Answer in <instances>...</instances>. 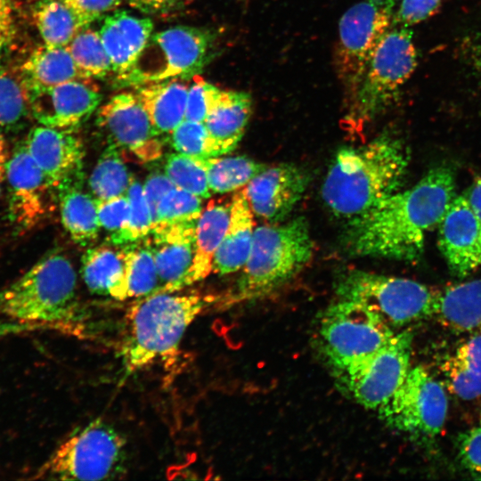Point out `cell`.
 Here are the masks:
<instances>
[{
    "instance_id": "obj_1",
    "label": "cell",
    "mask_w": 481,
    "mask_h": 481,
    "mask_svg": "<svg viewBox=\"0 0 481 481\" xmlns=\"http://www.w3.org/2000/svg\"><path fill=\"white\" fill-rule=\"evenodd\" d=\"M454 191L452 170L433 168L410 189L397 191L349 219L342 246L355 257L416 260L423 253L428 232L438 226L455 197Z\"/></svg>"
},
{
    "instance_id": "obj_2",
    "label": "cell",
    "mask_w": 481,
    "mask_h": 481,
    "mask_svg": "<svg viewBox=\"0 0 481 481\" xmlns=\"http://www.w3.org/2000/svg\"><path fill=\"white\" fill-rule=\"evenodd\" d=\"M409 164L403 142L388 134L336 153L322 187L326 207L351 219L399 191Z\"/></svg>"
},
{
    "instance_id": "obj_3",
    "label": "cell",
    "mask_w": 481,
    "mask_h": 481,
    "mask_svg": "<svg viewBox=\"0 0 481 481\" xmlns=\"http://www.w3.org/2000/svg\"><path fill=\"white\" fill-rule=\"evenodd\" d=\"M206 299L195 292H155L136 298L128 308L118 357L124 379L177 354L189 326Z\"/></svg>"
},
{
    "instance_id": "obj_4",
    "label": "cell",
    "mask_w": 481,
    "mask_h": 481,
    "mask_svg": "<svg viewBox=\"0 0 481 481\" xmlns=\"http://www.w3.org/2000/svg\"><path fill=\"white\" fill-rule=\"evenodd\" d=\"M0 314L40 329L76 331L82 324L77 273L71 261L52 253L0 289Z\"/></svg>"
},
{
    "instance_id": "obj_5",
    "label": "cell",
    "mask_w": 481,
    "mask_h": 481,
    "mask_svg": "<svg viewBox=\"0 0 481 481\" xmlns=\"http://www.w3.org/2000/svg\"><path fill=\"white\" fill-rule=\"evenodd\" d=\"M313 251L309 225L303 216L257 227L232 302L257 298L282 286L310 261Z\"/></svg>"
},
{
    "instance_id": "obj_6",
    "label": "cell",
    "mask_w": 481,
    "mask_h": 481,
    "mask_svg": "<svg viewBox=\"0 0 481 481\" xmlns=\"http://www.w3.org/2000/svg\"><path fill=\"white\" fill-rule=\"evenodd\" d=\"M417 66L410 27L392 24L374 50L358 87L346 105L345 122L359 132L387 110Z\"/></svg>"
},
{
    "instance_id": "obj_7",
    "label": "cell",
    "mask_w": 481,
    "mask_h": 481,
    "mask_svg": "<svg viewBox=\"0 0 481 481\" xmlns=\"http://www.w3.org/2000/svg\"><path fill=\"white\" fill-rule=\"evenodd\" d=\"M126 444L114 427L95 419L72 432L37 472V478L105 480L123 475Z\"/></svg>"
},
{
    "instance_id": "obj_8",
    "label": "cell",
    "mask_w": 481,
    "mask_h": 481,
    "mask_svg": "<svg viewBox=\"0 0 481 481\" xmlns=\"http://www.w3.org/2000/svg\"><path fill=\"white\" fill-rule=\"evenodd\" d=\"M335 292L339 299L359 303L376 312L391 326L434 316L439 290L410 279L360 269L338 275Z\"/></svg>"
},
{
    "instance_id": "obj_9",
    "label": "cell",
    "mask_w": 481,
    "mask_h": 481,
    "mask_svg": "<svg viewBox=\"0 0 481 481\" xmlns=\"http://www.w3.org/2000/svg\"><path fill=\"white\" fill-rule=\"evenodd\" d=\"M214 44V35L201 28L175 26L159 31L116 82L121 87H135L172 78L191 79L210 61Z\"/></svg>"
},
{
    "instance_id": "obj_10",
    "label": "cell",
    "mask_w": 481,
    "mask_h": 481,
    "mask_svg": "<svg viewBox=\"0 0 481 481\" xmlns=\"http://www.w3.org/2000/svg\"><path fill=\"white\" fill-rule=\"evenodd\" d=\"M395 333L376 312L346 299L331 304L319 327V346L335 374L373 354Z\"/></svg>"
},
{
    "instance_id": "obj_11",
    "label": "cell",
    "mask_w": 481,
    "mask_h": 481,
    "mask_svg": "<svg viewBox=\"0 0 481 481\" xmlns=\"http://www.w3.org/2000/svg\"><path fill=\"white\" fill-rule=\"evenodd\" d=\"M398 3L361 0L341 16L334 64L346 105L353 98L374 50L391 27Z\"/></svg>"
},
{
    "instance_id": "obj_12",
    "label": "cell",
    "mask_w": 481,
    "mask_h": 481,
    "mask_svg": "<svg viewBox=\"0 0 481 481\" xmlns=\"http://www.w3.org/2000/svg\"><path fill=\"white\" fill-rule=\"evenodd\" d=\"M378 411L388 427L424 442L443 429L448 400L443 386L424 367L415 366Z\"/></svg>"
},
{
    "instance_id": "obj_13",
    "label": "cell",
    "mask_w": 481,
    "mask_h": 481,
    "mask_svg": "<svg viewBox=\"0 0 481 481\" xmlns=\"http://www.w3.org/2000/svg\"><path fill=\"white\" fill-rule=\"evenodd\" d=\"M412 338L409 330L395 333L379 350L337 373L340 387L364 408L378 410L410 371Z\"/></svg>"
},
{
    "instance_id": "obj_14",
    "label": "cell",
    "mask_w": 481,
    "mask_h": 481,
    "mask_svg": "<svg viewBox=\"0 0 481 481\" xmlns=\"http://www.w3.org/2000/svg\"><path fill=\"white\" fill-rule=\"evenodd\" d=\"M96 123L107 135L109 143L133 154L141 161L160 158L163 142L150 118L132 92L113 95L97 109Z\"/></svg>"
},
{
    "instance_id": "obj_15",
    "label": "cell",
    "mask_w": 481,
    "mask_h": 481,
    "mask_svg": "<svg viewBox=\"0 0 481 481\" xmlns=\"http://www.w3.org/2000/svg\"><path fill=\"white\" fill-rule=\"evenodd\" d=\"M29 102L40 125L74 131L97 110L102 94L92 79H74L37 92Z\"/></svg>"
},
{
    "instance_id": "obj_16",
    "label": "cell",
    "mask_w": 481,
    "mask_h": 481,
    "mask_svg": "<svg viewBox=\"0 0 481 481\" xmlns=\"http://www.w3.org/2000/svg\"><path fill=\"white\" fill-rule=\"evenodd\" d=\"M309 182V174L305 169L282 163L266 167L242 191L256 216L276 223L291 212Z\"/></svg>"
},
{
    "instance_id": "obj_17",
    "label": "cell",
    "mask_w": 481,
    "mask_h": 481,
    "mask_svg": "<svg viewBox=\"0 0 481 481\" xmlns=\"http://www.w3.org/2000/svg\"><path fill=\"white\" fill-rule=\"evenodd\" d=\"M11 221L21 230L38 224L47 213V192L53 188L23 145L15 149L6 165Z\"/></svg>"
},
{
    "instance_id": "obj_18",
    "label": "cell",
    "mask_w": 481,
    "mask_h": 481,
    "mask_svg": "<svg viewBox=\"0 0 481 481\" xmlns=\"http://www.w3.org/2000/svg\"><path fill=\"white\" fill-rule=\"evenodd\" d=\"M438 226L439 249L454 275L481 266V221L464 194L453 198Z\"/></svg>"
},
{
    "instance_id": "obj_19",
    "label": "cell",
    "mask_w": 481,
    "mask_h": 481,
    "mask_svg": "<svg viewBox=\"0 0 481 481\" xmlns=\"http://www.w3.org/2000/svg\"><path fill=\"white\" fill-rule=\"evenodd\" d=\"M24 146L53 188L82 180L85 150L73 131L39 124L29 131Z\"/></svg>"
},
{
    "instance_id": "obj_20",
    "label": "cell",
    "mask_w": 481,
    "mask_h": 481,
    "mask_svg": "<svg viewBox=\"0 0 481 481\" xmlns=\"http://www.w3.org/2000/svg\"><path fill=\"white\" fill-rule=\"evenodd\" d=\"M196 224L197 221L152 229L147 236L158 272L159 286L155 292H174L188 286Z\"/></svg>"
},
{
    "instance_id": "obj_21",
    "label": "cell",
    "mask_w": 481,
    "mask_h": 481,
    "mask_svg": "<svg viewBox=\"0 0 481 481\" xmlns=\"http://www.w3.org/2000/svg\"><path fill=\"white\" fill-rule=\"evenodd\" d=\"M153 22L124 10H116L102 19L99 34L110 59L116 80L126 75L136 61L152 35Z\"/></svg>"
},
{
    "instance_id": "obj_22",
    "label": "cell",
    "mask_w": 481,
    "mask_h": 481,
    "mask_svg": "<svg viewBox=\"0 0 481 481\" xmlns=\"http://www.w3.org/2000/svg\"><path fill=\"white\" fill-rule=\"evenodd\" d=\"M191 79L172 78L135 86L155 132L169 135L184 120Z\"/></svg>"
},
{
    "instance_id": "obj_23",
    "label": "cell",
    "mask_w": 481,
    "mask_h": 481,
    "mask_svg": "<svg viewBox=\"0 0 481 481\" xmlns=\"http://www.w3.org/2000/svg\"><path fill=\"white\" fill-rule=\"evenodd\" d=\"M81 275L94 294L116 300L128 298L125 253L121 245L112 243L88 248L81 258Z\"/></svg>"
},
{
    "instance_id": "obj_24",
    "label": "cell",
    "mask_w": 481,
    "mask_h": 481,
    "mask_svg": "<svg viewBox=\"0 0 481 481\" xmlns=\"http://www.w3.org/2000/svg\"><path fill=\"white\" fill-rule=\"evenodd\" d=\"M254 232L253 212L241 190L232 196L229 224L216 252L212 272L228 274L242 269L250 253Z\"/></svg>"
},
{
    "instance_id": "obj_25",
    "label": "cell",
    "mask_w": 481,
    "mask_h": 481,
    "mask_svg": "<svg viewBox=\"0 0 481 481\" xmlns=\"http://www.w3.org/2000/svg\"><path fill=\"white\" fill-rule=\"evenodd\" d=\"M20 78L29 96L74 79L87 78L76 65L67 46L36 48L20 67Z\"/></svg>"
},
{
    "instance_id": "obj_26",
    "label": "cell",
    "mask_w": 481,
    "mask_h": 481,
    "mask_svg": "<svg viewBox=\"0 0 481 481\" xmlns=\"http://www.w3.org/2000/svg\"><path fill=\"white\" fill-rule=\"evenodd\" d=\"M252 111V100L240 91L221 90L204 125L209 135L226 152L234 150L240 141Z\"/></svg>"
},
{
    "instance_id": "obj_27",
    "label": "cell",
    "mask_w": 481,
    "mask_h": 481,
    "mask_svg": "<svg viewBox=\"0 0 481 481\" xmlns=\"http://www.w3.org/2000/svg\"><path fill=\"white\" fill-rule=\"evenodd\" d=\"M434 316L452 330L481 333V279L439 290Z\"/></svg>"
},
{
    "instance_id": "obj_28",
    "label": "cell",
    "mask_w": 481,
    "mask_h": 481,
    "mask_svg": "<svg viewBox=\"0 0 481 481\" xmlns=\"http://www.w3.org/2000/svg\"><path fill=\"white\" fill-rule=\"evenodd\" d=\"M229 205L209 202L197 220L194 256L188 274V286L204 280L212 272L216 252L224 236L230 220Z\"/></svg>"
},
{
    "instance_id": "obj_29",
    "label": "cell",
    "mask_w": 481,
    "mask_h": 481,
    "mask_svg": "<svg viewBox=\"0 0 481 481\" xmlns=\"http://www.w3.org/2000/svg\"><path fill=\"white\" fill-rule=\"evenodd\" d=\"M82 180L58 187L61 220L71 239L81 246L92 243L101 225L95 199L81 189Z\"/></svg>"
},
{
    "instance_id": "obj_30",
    "label": "cell",
    "mask_w": 481,
    "mask_h": 481,
    "mask_svg": "<svg viewBox=\"0 0 481 481\" xmlns=\"http://www.w3.org/2000/svg\"><path fill=\"white\" fill-rule=\"evenodd\" d=\"M448 388L464 400L481 395V333L461 344L442 365Z\"/></svg>"
},
{
    "instance_id": "obj_31",
    "label": "cell",
    "mask_w": 481,
    "mask_h": 481,
    "mask_svg": "<svg viewBox=\"0 0 481 481\" xmlns=\"http://www.w3.org/2000/svg\"><path fill=\"white\" fill-rule=\"evenodd\" d=\"M32 18L44 45L67 46L84 29L75 12L63 0H39Z\"/></svg>"
},
{
    "instance_id": "obj_32",
    "label": "cell",
    "mask_w": 481,
    "mask_h": 481,
    "mask_svg": "<svg viewBox=\"0 0 481 481\" xmlns=\"http://www.w3.org/2000/svg\"><path fill=\"white\" fill-rule=\"evenodd\" d=\"M212 193H226L246 185L266 166L246 156L198 158Z\"/></svg>"
},
{
    "instance_id": "obj_33",
    "label": "cell",
    "mask_w": 481,
    "mask_h": 481,
    "mask_svg": "<svg viewBox=\"0 0 481 481\" xmlns=\"http://www.w3.org/2000/svg\"><path fill=\"white\" fill-rule=\"evenodd\" d=\"M132 179L119 149L109 143L88 178V187L95 200H105L126 194Z\"/></svg>"
},
{
    "instance_id": "obj_34",
    "label": "cell",
    "mask_w": 481,
    "mask_h": 481,
    "mask_svg": "<svg viewBox=\"0 0 481 481\" xmlns=\"http://www.w3.org/2000/svg\"><path fill=\"white\" fill-rule=\"evenodd\" d=\"M121 246L125 253L128 298L154 293L159 286V278L148 238Z\"/></svg>"
},
{
    "instance_id": "obj_35",
    "label": "cell",
    "mask_w": 481,
    "mask_h": 481,
    "mask_svg": "<svg viewBox=\"0 0 481 481\" xmlns=\"http://www.w3.org/2000/svg\"><path fill=\"white\" fill-rule=\"evenodd\" d=\"M76 65L87 78L102 79L113 73L110 59L99 31L81 29L67 45Z\"/></svg>"
},
{
    "instance_id": "obj_36",
    "label": "cell",
    "mask_w": 481,
    "mask_h": 481,
    "mask_svg": "<svg viewBox=\"0 0 481 481\" xmlns=\"http://www.w3.org/2000/svg\"><path fill=\"white\" fill-rule=\"evenodd\" d=\"M129 215L125 225L108 240L114 245H126L146 238L151 232L152 216L146 200L143 185L133 177L126 192Z\"/></svg>"
},
{
    "instance_id": "obj_37",
    "label": "cell",
    "mask_w": 481,
    "mask_h": 481,
    "mask_svg": "<svg viewBox=\"0 0 481 481\" xmlns=\"http://www.w3.org/2000/svg\"><path fill=\"white\" fill-rule=\"evenodd\" d=\"M202 198L174 186L159 200L152 216V229L195 222L203 210Z\"/></svg>"
},
{
    "instance_id": "obj_38",
    "label": "cell",
    "mask_w": 481,
    "mask_h": 481,
    "mask_svg": "<svg viewBox=\"0 0 481 481\" xmlns=\"http://www.w3.org/2000/svg\"><path fill=\"white\" fill-rule=\"evenodd\" d=\"M169 139L176 152L194 158H211L227 153L201 122L184 119L169 135Z\"/></svg>"
},
{
    "instance_id": "obj_39",
    "label": "cell",
    "mask_w": 481,
    "mask_h": 481,
    "mask_svg": "<svg viewBox=\"0 0 481 481\" xmlns=\"http://www.w3.org/2000/svg\"><path fill=\"white\" fill-rule=\"evenodd\" d=\"M164 173L180 189L202 199L212 195L206 170L198 158L179 152L169 154L165 160Z\"/></svg>"
},
{
    "instance_id": "obj_40",
    "label": "cell",
    "mask_w": 481,
    "mask_h": 481,
    "mask_svg": "<svg viewBox=\"0 0 481 481\" xmlns=\"http://www.w3.org/2000/svg\"><path fill=\"white\" fill-rule=\"evenodd\" d=\"M30 111L27 92L20 77L0 68V126L20 124Z\"/></svg>"
},
{
    "instance_id": "obj_41",
    "label": "cell",
    "mask_w": 481,
    "mask_h": 481,
    "mask_svg": "<svg viewBox=\"0 0 481 481\" xmlns=\"http://www.w3.org/2000/svg\"><path fill=\"white\" fill-rule=\"evenodd\" d=\"M220 91V88L206 81L199 74L193 76L188 89L184 119L204 123Z\"/></svg>"
},
{
    "instance_id": "obj_42",
    "label": "cell",
    "mask_w": 481,
    "mask_h": 481,
    "mask_svg": "<svg viewBox=\"0 0 481 481\" xmlns=\"http://www.w3.org/2000/svg\"><path fill=\"white\" fill-rule=\"evenodd\" d=\"M95 201L101 227L109 232L110 235L118 232L126 223L129 215L126 194Z\"/></svg>"
},
{
    "instance_id": "obj_43",
    "label": "cell",
    "mask_w": 481,
    "mask_h": 481,
    "mask_svg": "<svg viewBox=\"0 0 481 481\" xmlns=\"http://www.w3.org/2000/svg\"><path fill=\"white\" fill-rule=\"evenodd\" d=\"M440 3L441 0H401L392 24L408 27L418 24L432 16Z\"/></svg>"
},
{
    "instance_id": "obj_44",
    "label": "cell",
    "mask_w": 481,
    "mask_h": 481,
    "mask_svg": "<svg viewBox=\"0 0 481 481\" xmlns=\"http://www.w3.org/2000/svg\"><path fill=\"white\" fill-rule=\"evenodd\" d=\"M458 441L461 463L474 477L481 479V426L461 434Z\"/></svg>"
},
{
    "instance_id": "obj_45",
    "label": "cell",
    "mask_w": 481,
    "mask_h": 481,
    "mask_svg": "<svg viewBox=\"0 0 481 481\" xmlns=\"http://www.w3.org/2000/svg\"><path fill=\"white\" fill-rule=\"evenodd\" d=\"M77 15L84 29L116 11L121 0H63Z\"/></svg>"
},
{
    "instance_id": "obj_46",
    "label": "cell",
    "mask_w": 481,
    "mask_h": 481,
    "mask_svg": "<svg viewBox=\"0 0 481 481\" xmlns=\"http://www.w3.org/2000/svg\"><path fill=\"white\" fill-rule=\"evenodd\" d=\"M143 192L153 216L158 204L163 195L171 188L175 186L163 172H153L150 174L143 183Z\"/></svg>"
},
{
    "instance_id": "obj_47",
    "label": "cell",
    "mask_w": 481,
    "mask_h": 481,
    "mask_svg": "<svg viewBox=\"0 0 481 481\" xmlns=\"http://www.w3.org/2000/svg\"><path fill=\"white\" fill-rule=\"evenodd\" d=\"M128 4L145 13H161L175 9L182 0H126Z\"/></svg>"
},
{
    "instance_id": "obj_48",
    "label": "cell",
    "mask_w": 481,
    "mask_h": 481,
    "mask_svg": "<svg viewBox=\"0 0 481 481\" xmlns=\"http://www.w3.org/2000/svg\"><path fill=\"white\" fill-rule=\"evenodd\" d=\"M36 330H40V328L30 323L8 318L6 320H0V340L8 336Z\"/></svg>"
},
{
    "instance_id": "obj_49",
    "label": "cell",
    "mask_w": 481,
    "mask_h": 481,
    "mask_svg": "<svg viewBox=\"0 0 481 481\" xmlns=\"http://www.w3.org/2000/svg\"><path fill=\"white\" fill-rule=\"evenodd\" d=\"M464 195L481 221V175L474 180Z\"/></svg>"
},
{
    "instance_id": "obj_50",
    "label": "cell",
    "mask_w": 481,
    "mask_h": 481,
    "mask_svg": "<svg viewBox=\"0 0 481 481\" xmlns=\"http://www.w3.org/2000/svg\"><path fill=\"white\" fill-rule=\"evenodd\" d=\"M13 34L12 20L0 19V53L11 43Z\"/></svg>"
},
{
    "instance_id": "obj_51",
    "label": "cell",
    "mask_w": 481,
    "mask_h": 481,
    "mask_svg": "<svg viewBox=\"0 0 481 481\" xmlns=\"http://www.w3.org/2000/svg\"><path fill=\"white\" fill-rule=\"evenodd\" d=\"M9 158L7 143L3 135L0 133V183L4 181L6 165Z\"/></svg>"
},
{
    "instance_id": "obj_52",
    "label": "cell",
    "mask_w": 481,
    "mask_h": 481,
    "mask_svg": "<svg viewBox=\"0 0 481 481\" xmlns=\"http://www.w3.org/2000/svg\"><path fill=\"white\" fill-rule=\"evenodd\" d=\"M0 19L12 20L10 0H0Z\"/></svg>"
},
{
    "instance_id": "obj_53",
    "label": "cell",
    "mask_w": 481,
    "mask_h": 481,
    "mask_svg": "<svg viewBox=\"0 0 481 481\" xmlns=\"http://www.w3.org/2000/svg\"><path fill=\"white\" fill-rule=\"evenodd\" d=\"M1 195H2V187H1V183H0V198H1Z\"/></svg>"
},
{
    "instance_id": "obj_54",
    "label": "cell",
    "mask_w": 481,
    "mask_h": 481,
    "mask_svg": "<svg viewBox=\"0 0 481 481\" xmlns=\"http://www.w3.org/2000/svg\"><path fill=\"white\" fill-rule=\"evenodd\" d=\"M480 425H481V415H480Z\"/></svg>"
}]
</instances>
